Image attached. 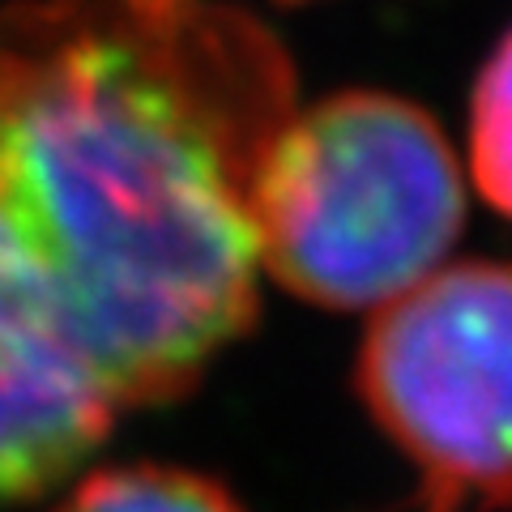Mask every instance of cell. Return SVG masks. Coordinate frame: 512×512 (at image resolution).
I'll return each instance as SVG.
<instances>
[{
	"instance_id": "1",
	"label": "cell",
	"mask_w": 512,
	"mask_h": 512,
	"mask_svg": "<svg viewBox=\"0 0 512 512\" xmlns=\"http://www.w3.org/2000/svg\"><path fill=\"white\" fill-rule=\"evenodd\" d=\"M291 111L239 0L0 9V350L116 410L188 393L256 316L252 175Z\"/></svg>"
},
{
	"instance_id": "2",
	"label": "cell",
	"mask_w": 512,
	"mask_h": 512,
	"mask_svg": "<svg viewBox=\"0 0 512 512\" xmlns=\"http://www.w3.org/2000/svg\"><path fill=\"white\" fill-rule=\"evenodd\" d=\"M466 218L457 154L419 103L346 90L291 111L252 175L256 261L333 312L389 308Z\"/></svg>"
},
{
	"instance_id": "3",
	"label": "cell",
	"mask_w": 512,
	"mask_h": 512,
	"mask_svg": "<svg viewBox=\"0 0 512 512\" xmlns=\"http://www.w3.org/2000/svg\"><path fill=\"white\" fill-rule=\"evenodd\" d=\"M355 384L423 512L512 504V265H448L380 308Z\"/></svg>"
},
{
	"instance_id": "4",
	"label": "cell",
	"mask_w": 512,
	"mask_h": 512,
	"mask_svg": "<svg viewBox=\"0 0 512 512\" xmlns=\"http://www.w3.org/2000/svg\"><path fill=\"white\" fill-rule=\"evenodd\" d=\"M116 414L73 367L0 350V500L56 491L111 436Z\"/></svg>"
},
{
	"instance_id": "5",
	"label": "cell",
	"mask_w": 512,
	"mask_h": 512,
	"mask_svg": "<svg viewBox=\"0 0 512 512\" xmlns=\"http://www.w3.org/2000/svg\"><path fill=\"white\" fill-rule=\"evenodd\" d=\"M56 512H244L227 487L180 466H107L60 500Z\"/></svg>"
},
{
	"instance_id": "6",
	"label": "cell",
	"mask_w": 512,
	"mask_h": 512,
	"mask_svg": "<svg viewBox=\"0 0 512 512\" xmlns=\"http://www.w3.org/2000/svg\"><path fill=\"white\" fill-rule=\"evenodd\" d=\"M470 171L487 205L512 218V30L495 43L474 82Z\"/></svg>"
}]
</instances>
